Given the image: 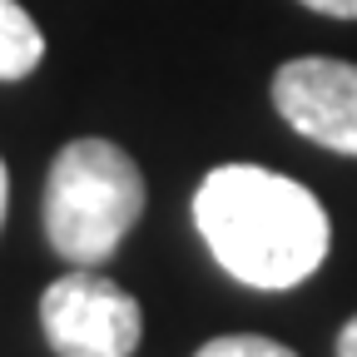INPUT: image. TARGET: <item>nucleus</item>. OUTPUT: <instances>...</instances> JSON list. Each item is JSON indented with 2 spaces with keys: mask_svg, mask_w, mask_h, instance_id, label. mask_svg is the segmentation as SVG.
<instances>
[{
  "mask_svg": "<svg viewBox=\"0 0 357 357\" xmlns=\"http://www.w3.org/2000/svg\"><path fill=\"white\" fill-rule=\"evenodd\" d=\"M337 357H357V318L342 323V333H337Z\"/></svg>",
  "mask_w": 357,
  "mask_h": 357,
  "instance_id": "obj_8",
  "label": "nucleus"
},
{
  "mask_svg": "<svg viewBox=\"0 0 357 357\" xmlns=\"http://www.w3.org/2000/svg\"><path fill=\"white\" fill-rule=\"evenodd\" d=\"M194 223L208 253L248 288L283 293L328 258L333 223L298 178L263 164H218L194 194Z\"/></svg>",
  "mask_w": 357,
  "mask_h": 357,
  "instance_id": "obj_1",
  "label": "nucleus"
},
{
  "mask_svg": "<svg viewBox=\"0 0 357 357\" xmlns=\"http://www.w3.org/2000/svg\"><path fill=\"white\" fill-rule=\"evenodd\" d=\"M273 109L303 139L357 159V65L333 55H298L273 75Z\"/></svg>",
  "mask_w": 357,
  "mask_h": 357,
  "instance_id": "obj_4",
  "label": "nucleus"
},
{
  "mask_svg": "<svg viewBox=\"0 0 357 357\" xmlns=\"http://www.w3.org/2000/svg\"><path fill=\"white\" fill-rule=\"evenodd\" d=\"M144 213V174L109 139H70L45 178V238L79 268L114 258Z\"/></svg>",
  "mask_w": 357,
  "mask_h": 357,
  "instance_id": "obj_2",
  "label": "nucleus"
},
{
  "mask_svg": "<svg viewBox=\"0 0 357 357\" xmlns=\"http://www.w3.org/2000/svg\"><path fill=\"white\" fill-rule=\"evenodd\" d=\"M40 328L55 357H134L144 337V312L114 278L75 268L45 288Z\"/></svg>",
  "mask_w": 357,
  "mask_h": 357,
  "instance_id": "obj_3",
  "label": "nucleus"
},
{
  "mask_svg": "<svg viewBox=\"0 0 357 357\" xmlns=\"http://www.w3.org/2000/svg\"><path fill=\"white\" fill-rule=\"evenodd\" d=\"M6 204H10V174H6V159H0V223H6Z\"/></svg>",
  "mask_w": 357,
  "mask_h": 357,
  "instance_id": "obj_9",
  "label": "nucleus"
},
{
  "mask_svg": "<svg viewBox=\"0 0 357 357\" xmlns=\"http://www.w3.org/2000/svg\"><path fill=\"white\" fill-rule=\"evenodd\" d=\"M194 357H298V352L258 333H229V337H208Z\"/></svg>",
  "mask_w": 357,
  "mask_h": 357,
  "instance_id": "obj_6",
  "label": "nucleus"
},
{
  "mask_svg": "<svg viewBox=\"0 0 357 357\" xmlns=\"http://www.w3.org/2000/svg\"><path fill=\"white\" fill-rule=\"evenodd\" d=\"M303 6L318 15H333V20H357V0H303Z\"/></svg>",
  "mask_w": 357,
  "mask_h": 357,
  "instance_id": "obj_7",
  "label": "nucleus"
},
{
  "mask_svg": "<svg viewBox=\"0 0 357 357\" xmlns=\"http://www.w3.org/2000/svg\"><path fill=\"white\" fill-rule=\"evenodd\" d=\"M45 60V35L20 0H0V79H25Z\"/></svg>",
  "mask_w": 357,
  "mask_h": 357,
  "instance_id": "obj_5",
  "label": "nucleus"
}]
</instances>
